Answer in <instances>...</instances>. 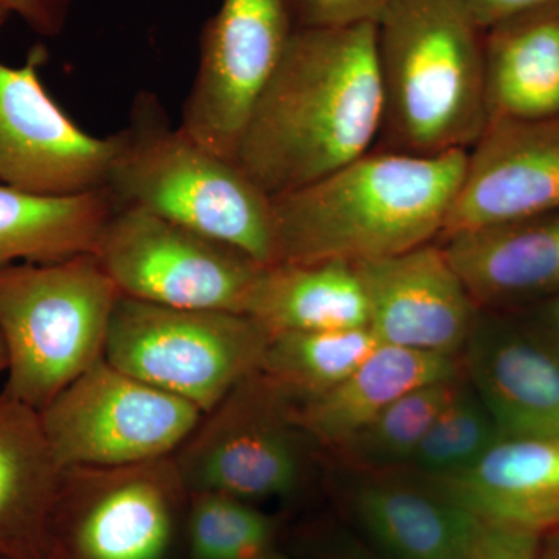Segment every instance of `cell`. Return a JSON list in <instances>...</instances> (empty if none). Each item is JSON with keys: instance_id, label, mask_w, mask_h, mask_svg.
I'll use <instances>...</instances> for the list:
<instances>
[{"instance_id": "obj_5", "label": "cell", "mask_w": 559, "mask_h": 559, "mask_svg": "<svg viewBox=\"0 0 559 559\" xmlns=\"http://www.w3.org/2000/svg\"><path fill=\"white\" fill-rule=\"evenodd\" d=\"M120 296L94 253L0 267V334L9 359L0 392L43 411L105 358Z\"/></svg>"}, {"instance_id": "obj_19", "label": "cell", "mask_w": 559, "mask_h": 559, "mask_svg": "<svg viewBox=\"0 0 559 559\" xmlns=\"http://www.w3.org/2000/svg\"><path fill=\"white\" fill-rule=\"evenodd\" d=\"M60 476L39 412L0 392V557L46 558Z\"/></svg>"}, {"instance_id": "obj_1", "label": "cell", "mask_w": 559, "mask_h": 559, "mask_svg": "<svg viewBox=\"0 0 559 559\" xmlns=\"http://www.w3.org/2000/svg\"><path fill=\"white\" fill-rule=\"evenodd\" d=\"M381 119L377 24L294 28L235 162L272 200L369 153Z\"/></svg>"}, {"instance_id": "obj_17", "label": "cell", "mask_w": 559, "mask_h": 559, "mask_svg": "<svg viewBox=\"0 0 559 559\" xmlns=\"http://www.w3.org/2000/svg\"><path fill=\"white\" fill-rule=\"evenodd\" d=\"M439 242L480 310H522L559 294V210Z\"/></svg>"}, {"instance_id": "obj_37", "label": "cell", "mask_w": 559, "mask_h": 559, "mask_svg": "<svg viewBox=\"0 0 559 559\" xmlns=\"http://www.w3.org/2000/svg\"><path fill=\"white\" fill-rule=\"evenodd\" d=\"M252 559H290L286 557V555L278 554L274 549L267 550L266 554L260 555V557H255Z\"/></svg>"}, {"instance_id": "obj_25", "label": "cell", "mask_w": 559, "mask_h": 559, "mask_svg": "<svg viewBox=\"0 0 559 559\" xmlns=\"http://www.w3.org/2000/svg\"><path fill=\"white\" fill-rule=\"evenodd\" d=\"M462 380L463 374H459L412 390L336 451L348 465L362 473H399L455 395Z\"/></svg>"}, {"instance_id": "obj_16", "label": "cell", "mask_w": 559, "mask_h": 559, "mask_svg": "<svg viewBox=\"0 0 559 559\" xmlns=\"http://www.w3.org/2000/svg\"><path fill=\"white\" fill-rule=\"evenodd\" d=\"M366 543L388 559H471L484 520L428 481L366 473L349 492Z\"/></svg>"}, {"instance_id": "obj_28", "label": "cell", "mask_w": 559, "mask_h": 559, "mask_svg": "<svg viewBox=\"0 0 559 559\" xmlns=\"http://www.w3.org/2000/svg\"><path fill=\"white\" fill-rule=\"evenodd\" d=\"M294 28L344 27L380 20L392 0H286Z\"/></svg>"}, {"instance_id": "obj_35", "label": "cell", "mask_w": 559, "mask_h": 559, "mask_svg": "<svg viewBox=\"0 0 559 559\" xmlns=\"http://www.w3.org/2000/svg\"><path fill=\"white\" fill-rule=\"evenodd\" d=\"M7 364H9V359H7L5 344H3L2 334H0V377H5Z\"/></svg>"}, {"instance_id": "obj_33", "label": "cell", "mask_w": 559, "mask_h": 559, "mask_svg": "<svg viewBox=\"0 0 559 559\" xmlns=\"http://www.w3.org/2000/svg\"><path fill=\"white\" fill-rule=\"evenodd\" d=\"M330 559H388L378 554L366 540L341 533L334 536L329 547Z\"/></svg>"}, {"instance_id": "obj_14", "label": "cell", "mask_w": 559, "mask_h": 559, "mask_svg": "<svg viewBox=\"0 0 559 559\" xmlns=\"http://www.w3.org/2000/svg\"><path fill=\"white\" fill-rule=\"evenodd\" d=\"M462 359L502 437L559 439V344L527 316L480 310Z\"/></svg>"}, {"instance_id": "obj_11", "label": "cell", "mask_w": 559, "mask_h": 559, "mask_svg": "<svg viewBox=\"0 0 559 559\" xmlns=\"http://www.w3.org/2000/svg\"><path fill=\"white\" fill-rule=\"evenodd\" d=\"M286 0H223L204 25L179 128L235 162L253 106L293 35Z\"/></svg>"}, {"instance_id": "obj_32", "label": "cell", "mask_w": 559, "mask_h": 559, "mask_svg": "<svg viewBox=\"0 0 559 559\" xmlns=\"http://www.w3.org/2000/svg\"><path fill=\"white\" fill-rule=\"evenodd\" d=\"M516 311L527 316L533 323H536L540 330L546 331L559 344V294Z\"/></svg>"}, {"instance_id": "obj_36", "label": "cell", "mask_w": 559, "mask_h": 559, "mask_svg": "<svg viewBox=\"0 0 559 559\" xmlns=\"http://www.w3.org/2000/svg\"><path fill=\"white\" fill-rule=\"evenodd\" d=\"M10 16L11 11L9 10V7H7L5 3L0 2V28L7 24V21L10 20Z\"/></svg>"}, {"instance_id": "obj_7", "label": "cell", "mask_w": 559, "mask_h": 559, "mask_svg": "<svg viewBox=\"0 0 559 559\" xmlns=\"http://www.w3.org/2000/svg\"><path fill=\"white\" fill-rule=\"evenodd\" d=\"M297 404L261 370L238 382L173 454L187 492L250 502L296 491L311 441L297 425Z\"/></svg>"}, {"instance_id": "obj_27", "label": "cell", "mask_w": 559, "mask_h": 559, "mask_svg": "<svg viewBox=\"0 0 559 559\" xmlns=\"http://www.w3.org/2000/svg\"><path fill=\"white\" fill-rule=\"evenodd\" d=\"M189 503L191 559H252L272 549L274 520L248 500L193 492Z\"/></svg>"}, {"instance_id": "obj_12", "label": "cell", "mask_w": 559, "mask_h": 559, "mask_svg": "<svg viewBox=\"0 0 559 559\" xmlns=\"http://www.w3.org/2000/svg\"><path fill=\"white\" fill-rule=\"evenodd\" d=\"M46 60L36 46L25 64L0 61V182L46 197L105 189L120 132L95 138L81 130L44 87Z\"/></svg>"}, {"instance_id": "obj_15", "label": "cell", "mask_w": 559, "mask_h": 559, "mask_svg": "<svg viewBox=\"0 0 559 559\" xmlns=\"http://www.w3.org/2000/svg\"><path fill=\"white\" fill-rule=\"evenodd\" d=\"M559 210V116L489 121L439 241Z\"/></svg>"}, {"instance_id": "obj_38", "label": "cell", "mask_w": 559, "mask_h": 559, "mask_svg": "<svg viewBox=\"0 0 559 559\" xmlns=\"http://www.w3.org/2000/svg\"><path fill=\"white\" fill-rule=\"evenodd\" d=\"M0 559H5V558L0 557Z\"/></svg>"}, {"instance_id": "obj_24", "label": "cell", "mask_w": 559, "mask_h": 559, "mask_svg": "<svg viewBox=\"0 0 559 559\" xmlns=\"http://www.w3.org/2000/svg\"><path fill=\"white\" fill-rule=\"evenodd\" d=\"M380 345L369 326L271 334L260 370L304 403L347 380Z\"/></svg>"}, {"instance_id": "obj_26", "label": "cell", "mask_w": 559, "mask_h": 559, "mask_svg": "<svg viewBox=\"0 0 559 559\" xmlns=\"http://www.w3.org/2000/svg\"><path fill=\"white\" fill-rule=\"evenodd\" d=\"M500 439L498 423L463 374L457 392L399 473L421 480L448 479L473 468Z\"/></svg>"}, {"instance_id": "obj_10", "label": "cell", "mask_w": 559, "mask_h": 559, "mask_svg": "<svg viewBox=\"0 0 559 559\" xmlns=\"http://www.w3.org/2000/svg\"><path fill=\"white\" fill-rule=\"evenodd\" d=\"M39 417L62 469L170 457L204 414L103 358L61 390Z\"/></svg>"}, {"instance_id": "obj_9", "label": "cell", "mask_w": 559, "mask_h": 559, "mask_svg": "<svg viewBox=\"0 0 559 559\" xmlns=\"http://www.w3.org/2000/svg\"><path fill=\"white\" fill-rule=\"evenodd\" d=\"M94 255L121 296L187 310L245 312L263 264L145 210L116 207Z\"/></svg>"}, {"instance_id": "obj_4", "label": "cell", "mask_w": 559, "mask_h": 559, "mask_svg": "<svg viewBox=\"0 0 559 559\" xmlns=\"http://www.w3.org/2000/svg\"><path fill=\"white\" fill-rule=\"evenodd\" d=\"M105 189L116 207L145 210L275 263L272 200L238 167L171 127L156 95L135 97Z\"/></svg>"}, {"instance_id": "obj_2", "label": "cell", "mask_w": 559, "mask_h": 559, "mask_svg": "<svg viewBox=\"0 0 559 559\" xmlns=\"http://www.w3.org/2000/svg\"><path fill=\"white\" fill-rule=\"evenodd\" d=\"M466 162L468 151L415 156L373 148L272 198L275 263L355 264L439 240Z\"/></svg>"}, {"instance_id": "obj_3", "label": "cell", "mask_w": 559, "mask_h": 559, "mask_svg": "<svg viewBox=\"0 0 559 559\" xmlns=\"http://www.w3.org/2000/svg\"><path fill=\"white\" fill-rule=\"evenodd\" d=\"M382 95L374 148L469 151L488 127L485 31L460 0H392L377 21Z\"/></svg>"}, {"instance_id": "obj_8", "label": "cell", "mask_w": 559, "mask_h": 559, "mask_svg": "<svg viewBox=\"0 0 559 559\" xmlns=\"http://www.w3.org/2000/svg\"><path fill=\"white\" fill-rule=\"evenodd\" d=\"M183 500L173 455L62 468L44 559H164Z\"/></svg>"}, {"instance_id": "obj_30", "label": "cell", "mask_w": 559, "mask_h": 559, "mask_svg": "<svg viewBox=\"0 0 559 559\" xmlns=\"http://www.w3.org/2000/svg\"><path fill=\"white\" fill-rule=\"evenodd\" d=\"M31 31L46 38H57L68 24L75 0H0Z\"/></svg>"}, {"instance_id": "obj_6", "label": "cell", "mask_w": 559, "mask_h": 559, "mask_svg": "<svg viewBox=\"0 0 559 559\" xmlns=\"http://www.w3.org/2000/svg\"><path fill=\"white\" fill-rule=\"evenodd\" d=\"M270 340V331L245 312L187 310L120 296L105 359L207 414L261 369Z\"/></svg>"}, {"instance_id": "obj_20", "label": "cell", "mask_w": 559, "mask_h": 559, "mask_svg": "<svg viewBox=\"0 0 559 559\" xmlns=\"http://www.w3.org/2000/svg\"><path fill=\"white\" fill-rule=\"evenodd\" d=\"M459 374V358L381 344L347 380L297 404V425L311 441L336 451L401 396Z\"/></svg>"}, {"instance_id": "obj_23", "label": "cell", "mask_w": 559, "mask_h": 559, "mask_svg": "<svg viewBox=\"0 0 559 559\" xmlns=\"http://www.w3.org/2000/svg\"><path fill=\"white\" fill-rule=\"evenodd\" d=\"M114 209L106 189L46 197L0 182V267L94 253Z\"/></svg>"}, {"instance_id": "obj_18", "label": "cell", "mask_w": 559, "mask_h": 559, "mask_svg": "<svg viewBox=\"0 0 559 559\" xmlns=\"http://www.w3.org/2000/svg\"><path fill=\"white\" fill-rule=\"evenodd\" d=\"M425 481L480 520L559 530V439L503 437L465 473Z\"/></svg>"}, {"instance_id": "obj_34", "label": "cell", "mask_w": 559, "mask_h": 559, "mask_svg": "<svg viewBox=\"0 0 559 559\" xmlns=\"http://www.w3.org/2000/svg\"><path fill=\"white\" fill-rule=\"evenodd\" d=\"M538 559H559V530L543 535Z\"/></svg>"}, {"instance_id": "obj_21", "label": "cell", "mask_w": 559, "mask_h": 559, "mask_svg": "<svg viewBox=\"0 0 559 559\" xmlns=\"http://www.w3.org/2000/svg\"><path fill=\"white\" fill-rule=\"evenodd\" d=\"M488 123L559 116V2L485 31Z\"/></svg>"}, {"instance_id": "obj_31", "label": "cell", "mask_w": 559, "mask_h": 559, "mask_svg": "<svg viewBox=\"0 0 559 559\" xmlns=\"http://www.w3.org/2000/svg\"><path fill=\"white\" fill-rule=\"evenodd\" d=\"M460 2L469 11L477 24L487 31L492 25L516 14L558 3L559 0H460Z\"/></svg>"}, {"instance_id": "obj_13", "label": "cell", "mask_w": 559, "mask_h": 559, "mask_svg": "<svg viewBox=\"0 0 559 559\" xmlns=\"http://www.w3.org/2000/svg\"><path fill=\"white\" fill-rule=\"evenodd\" d=\"M369 329L382 345L459 358L480 308L433 241L406 252L355 263Z\"/></svg>"}, {"instance_id": "obj_22", "label": "cell", "mask_w": 559, "mask_h": 559, "mask_svg": "<svg viewBox=\"0 0 559 559\" xmlns=\"http://www.w3.org/2000/svg\"><path fill=\"white\" fill-rule=\"evenodd\" d=\"M246 314L271 334L369 326V304L355 264L275 263L261 271Z\"/></svg>"}, {"instance_id": "obj_29", "label": "cell", "mask_w": 559, "mask_h": 559, "mask_svg": "<svg viewBox=\"0 0 559 559\" xmlns=\"http://www.w3.org/2000/svg\"><path fill=\"white\" fill-rule=\"evenodd\" d=\"M540 539L533 530L484 521L471 559H538Z\"/></svg>"}]
</instances>
